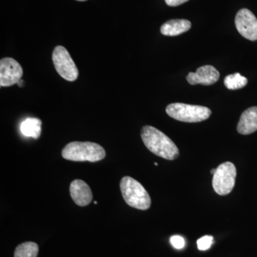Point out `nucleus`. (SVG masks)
I'll return each instance as SVG.
<instances>
[{
  "label": "nucleus",
  "mask_w": 257,
  "mask_h": 257,
  "mask_svg": "<svg viewBox=\"0 0 257 257\" xmlns=\"http://www.w3.org/2000/svg\"><path fill=\"white\" fill-rule=\"evenodd\" d=\"M238 133L247 135L257 131V106H252L243 111L237 125Z\"/></svg>",
  "instance_id": "nucleus-11"
},
{
  "label": "nucleus",
  "mask_w": 257,
  "mask_h": 257,
  "mask_svg": "<svg viewBox=\"0 0 257 257\" xmlns=\"http://www.w3.org/2000/svg\"><path fill=\"white\" fill-rule=\"evenodd\" d=\"M20 132L24 136L37 140L42 132V121L38 118H28L20 124Z\"/></svg>",
  "instance_id": "nucleus-13"
},
{
  "label": "nucleus",
  "mask_w": 257,
  "mask_h": 257,
  "mask_svg": "<svg viewBox=\"0 0 257 257\" xmlns=\"http://www.w3.org/2000/svg\"><path fill=\"white\" fill-rule=\"evenodd\" d=\"M39 246L36 243L28 241L19 245L15 251V257H37Z\"/></svg>",
  "instance_id": "nucleus-14"
},
{
  "label": "nucleus",
  "mask_w": 257,
  "mask_h": 257,
  "mask_svg": "<svg viewBox=\"0 0 257 257\" xmlns=\"http://www.w3.org/2000/svg\"><path fill=\"white\" fill-rule=\"evenodd\" d=\"M166 112L177 121L184 122H200L211 116L210 109L206 106L191 105L183 103H173L167 106Z\"/></svg>",
  "instance_id": "nucleus-4"
},
{
  "label": "nucleus",
  "mask_w": 257,
  "mask_h": 257,
  "mask_svg": "<svg viewBox=\"0 0 257 257\" xmlns=\"http://www.w3.org/2000/svg\"><path fill=\"white\" fill-rule=\"evenodd\" d=\"M225 87L230 90H236L244 87L247 84V79L239 73L229 74L224 79Z\"/></svg>",
  "instance_id": "nucleus-15"
},
{
  "label": "nucleus",
  "mask_w": 257,
  "mask_h": 257,
  "mask_svg": "<svg viewBox=\"0 0 257 257\" xmlns=\"http://www.w3.org/2000/svg\"><path fill=\"white\" fill-rule=\"evenodd\" d=\"M214 241V238L211 236H204L197 240V246L200 251H207L211 247Z\"/></svg>",
  "instance_id": "nucleus-16"
},
{
  "label": "nucleus",
  "mask_w": 257,
  "mask_h": 257,
  "mask_svg": "<svg viewBox=\"0 0 257 257\" xmlns=\"http://www.w3.org/2000/svg\"><path fill=\"white\" fill-rule=\"evenodd\" d=\"M236 177L234 164L226 162L219 165L216 169L212 179L213 188L216 194L221 196L229 194L234 189Z\"/></svg>",
  "instance_id": "nucleus-5"
},
{
  "label": "nucleus",
  "mask_w": 257,
  "mask_h": 257,
  "mask_svg": "<svg viewBox=\"0 0 257 257\" xmlns=\"http://www.w3.org/2000/svg\"><path fill=\"white\" fill-rule=\"evenodd\" d=\"M236 30L241 36L251 41L257 40V19L247 9H241L235 18Z\"/></svg>",
  "instance_id": "nucleus-8"
},
{
  "label": "nucleus",
  "mask_w": 257,
  "mask_h": 257,
  "mask_svg": "<svg viewBox=\"0 0 257 257\" xmlns=\"http://www.w3.org/2000/svg\"><path fill=\"white\" fill-rule=\"evenodd\" d=\"M77 1H81V2H82V1H86V0H77Z\"/></svg>",
  "instance_id": "nucleus-20"
},
{
  "label": "nucleus",
  "mask_w": 257,
  "mask_h": 257,
  "mask_svg": "<svg viewBox=\"0 0 257 257\" xmlns=\"http://www.w3.org/2000/svg\"><path fill=\"white\" fill-rule=\"evenodd\" d=\"M216 169H212V170H211V175H214V174L215 173Z\"/></svg>",
  "instance_id": "nucleus-19"
},
{
  "label": "nucleus",
  "mask_w": 257,
  "mask_h": 257,
  "mask_svg": "<svg viewBox=\"0 0 257 257\" xmlns=\"http://www.w3.org/2000/svg\"><path fill=\"white\" fill-rule=\"evenodd\" d=\"M192 24L187 20H172L161 27V33L165 36H177L189 31Z\"/></svg>",
  "instance_id": "nucleus-12"
},
{
  "label": "nucleus",
  "mask_w": 257,
  "mask_h": 257,
  "mask_svg": "<svg viewBox=\"0 0 257 257\" xmlns=\"http://www.w3.org/2000/svg\"><path fill=\"white\" fill-rule=\"evenodd\" d=\"M219 77L220 74L215 67L211 65H204L199 67L196 72H189L187 80L192 85H211L219 80Z\"/></svg>",
  "instance_id": "nucleus-9"
},
{
  "label": "nucleus",
  "mask_w": 257,
  "mask_h": 257,
  "mask_svg": "<svg viewBox=\"0 0 257 257\" xmlns=\"http://www.w3.org/2000/svg\"><path fill=\"white\" fill-rule=\"evenodd\" d=\"M166 4L170 7H177L187 3L189 0H165Z\"/></svg>",
  "instance_id": "nucleus-18"
},
{
  "label": "nucleus",
  "mask_w": 257,
  "mask_h": 257,
  "mask_svg": "<svg viewBox=\"0 0 257 257\" xmlns=\"http://www.w3.org/2000/svg\"><path fill=\"white\" fill-rule=\"evenodd\" d=\"M23 70L18 61L5 57L0 61V85L10 87L18 84L23 77Z\"/></svg>",
  "instance_id": "nucleus-7"
},
{
  "label": "nucleus",
  "mask_w": 257,
  "mask_h": 257,
  "mask_svg": "<svg viewBox=\"0 0 257 257\" xmlns=\"http://www.w3.org/2000/svg\"><path fill=\"white\" fill-rule=\"evenodd\" d=\"M64 159L73 162H99L106 156L104 149L90 142H72L62 152Z\"/></svg>",
  "instance_id": "nucleus-2"
},
{
  "label": "nucleus",
  "mask_w": 257,
  "mask_h": 257,
  "mask_svg": "<svg viewBox=\"0 0 257 257\" xmlns=\"http://www.w3.org/2000/svg\"><path fill=\"white\" fill-rule=\"evenodd\" d=\"M52 61L57 73L69 82L78 78L79 71L68 51L64 47H56L52 53Z\"/></svg>",
  "instance_id": "nucleus-6"
},
{
  "label": "nucleus",
  "mask_w": 257,
  "mask_h": 257,
  "mask_svg": "<svg viewBox=\"0 0 257 257\" xmlns=\"http://www.w3.org/2000/svg\"><path fill=\"white\" fill-rule=\"evenodd\" d=\"M120 189L125 202L130 207L147 210L151 206V198L140 182L130 177H124L120 182Z\"/></svg>",
  "instance_id": "nucleus-3"
},
{
  "label": "nucleus",
  "mask_w": 257,
  "mask_h": 257,
  "mask_svg": "<svg viewBox=\"0 0 257 257\" xmlns=\"http://www.w3.org/2000/svg\"><path fill=\"white\" fill-rule=\"evenodd\" d=\"M71 197L79 207H85L92 201V192L89 186L80 179L74 180L69 187Z\"/></svg>",
  "instance_id": "nucleus-10"
},
{
  "label": "nucleus",
  "mask_w": 257,
  "mask_h": 257,
  "mask_svg": "<svg viewBox=\"0 0 257 257\" xmlns=\"http://www.w3.org/2000/svg\"><path fill=\"white\" fill-rule=\"evenodd\" d=\"M170 243L174 248L177 249H182L185 246V241L182 236L179 235H175L170 238Z\"/></svg>",
  "instance_id": "nucleus-17"
},
{
  "label": "nucleus",
  "mask_w": 257,
  "mask_h": 257,
  "mask_svg": "<svg viewBox=\"0 0 257 257\" xmlns=\"http://www.w3.org/2000/svg\"><path fill=\"white\" fill-rule=\"evenodd\" d=\"M141 137L147 148L157 156L167 160H175L179 156L175 143L157 128L148 125L144 126Z\"/></svg>",
  "instance_id": "nucleus-1"
}]
</instances>
